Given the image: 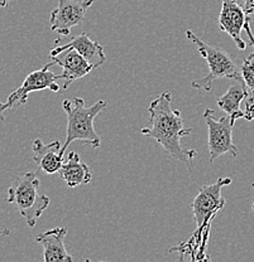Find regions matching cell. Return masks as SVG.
<instances>
[{"instance_id": "6da1fadb", "label": "cell", "mask_w": 254, "mask_h": 262, "mask_svg": "<svg viewBox=\"0 0 254 262\" xmlns=\"http://www.w3.org/2000/svg\"><path fill=\"white\" fill-rule=\"evenodd\" d=\"M172 95L165 91L149 103L151 127L139 130L142 135L157 141L173 159L185 163L188 170H192V160L198 157L196 150H185L181 140L192 133V129L184 126V117L180 110H172Z\"/></svg>"}, {"instance_id": "7a4b0ae2", "label": "cell", "mask_w": 254, "mask_h": 262, "mask_svg": "<svg viewBox=\"0 0 254 262\" xmlns=\"http://www.w3.org/2000/svg\"><path fill=\"white\" fill-rule=\"evenodd\" d=\"M105 107L106 101L104 100L96 101L90 107L85 106V100L81 97H73L62 102V108L67 115L66 140L62 145V154H65L68 145L73 141H83L94 149L100 147L102 140L95 131L94 120Z\"/></svg>"}, {"instance_id": "3957f363", "label": "cell", "mask_w": 254, "mask_h": 262, "mask_svg": "<svg viewBox=\"0 0 254 262\" xmlns=\"http://www.w3.org/2000/svg\"><path fill=\"white\" fill-rule=\"evenodd\" d=\"M186 37L198 47L199 53L201 54V57L209 66V73L206 76L192 81L191 84H192L193 89L210 91L212 83L218 78H230L234 81L243 80L240 66L238 64L237 59L231 57L228 52L220 47L207 45L190 29L186 31Z\"/></svg>"}, {"instance_id": "277c9868", "label": "cell", "mask_w": 254, "mask_h": 262, "mask_svg": "<svg viewBox=\"0 0 254 262\" xmlns=\"http://www.w3.org/2000/svg\"><path fill=\"white\" fill-rule=\"evenodd\" d=\"M8 202L18 209L31 228L51 203L50 198L41 193L40 179L33 171H27L14 179L8 189Z\"/></svg>"}, {"instance_id": "5b68a950", "label": "cell", "mask_w": 254, "mask_h": 262, "mask_svg": "<svg viewBox=\"0 0 254 262\" xmlns=\"http://www.w3.org/2000/svg\"><path fill=\"white\" fill-rule=\"evenodd\" d=\"M204 120L207 125V146H209V162L214 163L220 155L229 154L233 158L238 157V147L233 143V129L237 120L230 116L220 119L215 117L214 110L206 108L204 113Z\"/></svg>"}, {"instance_id": "8992f818", "label": "cell", "mask_w": 254, "mask_h": 262, "mask_svg": "<svg viewBox=\"0 0 254 262\" xmlns=\"http://www.w3.org/2000/svg\"><path fill=\"white\" fill-rule=\"evenodd\" d=\"M53 64L56 63L52 61L41 70L29 73L26 80L23 81V83L21 84V87H18L13 94L9 95L8 100L4 103H2L0 113L4 114L9 108L26 103L28 101L29 94H32V92L42 91V90H51L53 92H58L61 87L57 83V80L61 78V75H56L50 71V68Z\"/></svg>"}, {"instance_id": "52a82bcc", "label": "cell", "mask_w": 254, "mask_h": 262, "mask_svg": "<svg viewBox=\"0 0 254 262\" xmlns=\"http://www.w3.org/2000/svg\"><path fill=\"white\" fill-rule=\"evenodd\" d=\"M230 183V178H219L212 184L204 185L199 189L198 195L191 203L198 231L203 229L211 217H214L217 212L225 206V198L221 195V190Z\"/></svg>"}, {"instance_id": "ba28073f", "label": "cell", "mask_w": 254, "mask_h": 262, "mask_svg": "<svg viewBox=\"0 0 254 262\" xmlns=\"http://www.w3.org/2000/svg\"><path fill=\"white\" fill-rule=\"evenodd\" d=\"M94 0H58V5L51 12V29L60 35H70L71 29L84 23L87 10Z\"/></svg>"}, {"instance_id": "9c48e42d", "label": "cell", "mask_w": 254, "mask_h": 262, "mask_svg": "<svg viewBox=\"0 0 254 262\" xmlns=\"http://www.w3.org/2000/svg\"><path fill=\"white\" fill-rule=\"evenodd\" d=\"M248 19L249 15L245 12L244 7H240L237 0H223L219 14V27L221 31L230 35L240 51L247 48V43L242 38V31Z\"/></svg>"}, {"instance_id": "30bf717a", "label": "cell", "mask_w": 254, "mask_h": 262, "mask_svg": "<svg viewBox=\"0 0 254 262\" xmlns=\"http://www.w3.org/2000/svg\"><path fill=\"white\" fill-rule=\"evenodd\" d=\"M50 58L56 64L61 66L64 70V72L61 73V80H64V86H62L64 90H66L73 81L85 77L94 70V67L73 48H68L62 53Z\"/></svg>"}, {"instance_id": "8fae6325", "label": "cell", "mask_w": 254, "mask_h": 262, "mask_svg": "<svg viewBox=\"0 0 254 262\" xmlns=\"http://www.w3.org/2000/svg\"><path fill=\"white\" fill-rule=\"evenodd\" d=\"M68 48H73L89 62L90 64L95 68H99L100 66L105 63L106 57L105 53H104V47L102 45H99L97 42L92 40L91 38H89V35L83 34L76 35V37H72L67 43L61 46H57L53 49H51L50 57L57 56V54L62 53L64 51H66Z\"/></svg>"}, {"instance_id": "7c38bea8", "label": "cell", "mask_w": 254, "mask_h": 262, "mask_svg": "<svg viewBox=\"0 0 254 262\" xmlns=\"http://www.w3.org/2000/svg\"><path fill=\"white\" fill-rule=\"evenodd\" d=\"M32 149L34 152L33 160L41 171L48 176L58 173L65 163L64 154L61 152L62 146L58 140L45 144L41 139H35Z\"/></svg>"}, {"instance_id": "4fadbf2b", "label": "cell", "mask_w": 254, "mask_h": 262, "mask_svg": "<svg viewBox=\"0 0 254 262\" xmlns=\"http://www.w3.org/2000/svg\"><path fill=\"white\" fill-rule=\"evenodd\" d=\"M66 234V227H56L50 229V231L43 232L35 237V241L42 245L43 258L46 262L72 261V257L68 255L66 247H65Z\"/></svg>"}, {"instance_id": "5bb4252c", "label": "cell", "mask_w": 254, "mask_h": 262, "mask_svg": "<svg viewBox=\"0 0 254 262\" xmlns=\"http://www.w3.org/2000/svg\"><path fill=\"white\" fill-rule=\"evenodd\" d=\"M58 174L70 188L89 184L92 179V174L89 166L81 160L80 155L76 151H70L66 162L62 164Z\"/></svg>"}, {"instance_id": "9a60e30c", "label": "cell", "mask_w": 254, "mask_h": 262, "mask_svg": "<svg viewBox=\"0 0 254 262\" xmlns=\"http://www.w3.org/2000/svg\"><path fill=\"white\" fill-rule=\"evenodd\" d=\"M248 97H249V91H248L244 81L240 80L231 83L226 94L217 98V102L218 106L221 110L225 111L228 116L234 120H239L244 119V111H242L240 108V103L242 101L247 100Z\"/></svg>"}, {"instance_id": "2e32d148", "label": "cell", "mask_w": 254, "mask_h": 262, "mask_svg": "<svg viewBox=\"0 0 254 262\" xmlns=\"http://www.w3.org/2000/svg\"><path fill=\"white\" fill-rule=\"evenodd\" d=\"M240 71H242L243 81L249 91V97L254 98V52L243 59Z\"/></svg>"}, {"instance_id": "e0dca14e", "label": "cell", "mask_w": 254, "mask_h": 262, "mask_svg": "<svg viewBox=\"0 0 254 262\" xmlns=\"http://www.w3.org/2000/svg\"><path fill=\"white\" fill-rule=\"evenodd\" d=\"M244 119L247 121H253L254 120V98L248 97L245 101V108H244Z\"/></svg>"}, {"instance_id": "ac0fdd59", "label": "cell", "mask_w": 254, "mask_h": 262, "mask_svg": "<svg viewBox=\"0 0 254 262\" xmlns=\"http://www.w3.org/2000/svg\"><path fill=\"white\" fill-rule=\"evenodd\" d=\"M244 31H245V33H247L248 38H249L250 45H252V47L254 48V34H253V32H252V28H250V19H248L247 23H245Z\"/></svg>"}, {"instance_id": "d6986e66", "label": "cell", "mask_w": 254, "mask_h": 262, "mask_svg": "<svg viewBox=\"0 0 254 262\" xmlns=\"http://www.w3.org/2000/svg\"><path fill=\"white\" fill-rule=\"evenodd\" d=\"M244 9L248 15L254 14V0H244Z\"/></svg>"}, {"instance_id": "ffe728a7", "label": "cell", "mask_w": 254, "mask_h": 262, "mask_svg": "<svg viewBox=\"0 0 254 262\" xmlns=\"http://www.w3.org/2000/svg\"><path fill=\"white\" fill-rule=\"evenodd\" d=\"M9 2L10 0H0V4H2V7H7V4Z\"/></svg>"}, {"instance_id": "44dd1931", "label": "cell", "mask_w": 254, "mask_h": 262, "mask_svg": "<svg viewBox=\"0 0 254 262\" xmlns=\"http://www.w3.org/2000/svg\"><path fill=\"white\" fill-rule=\"evenodd\" d=\"M252 187H253V188H254V182H253V183H252ZM252 211H253V212H254V202H253V206H252Z\"/></svg>"}]
</instances>
